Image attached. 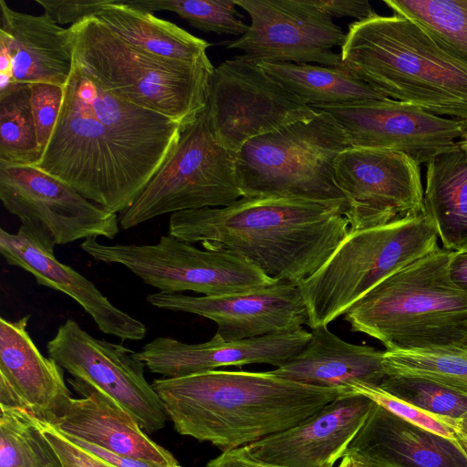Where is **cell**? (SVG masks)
<instances>
[{
  "instance_id": "obj_1",
  "label": "cell",
  "mask_w": 467,
  "mask_h": 467,
  "mask_svg": "<svg viewBox=\"0 0 467 467\" xmlns=\"http://www.w3.org/2000/svg\"><path fill=\"white\" fill-rule=\"evenodd\" d=\"M182 128L113 96L73 64L56 126L36 167L120 213L159 171Z\"/></svg>"
},
{
  "instance_id": "obj_2",
  "label": "cell",
  "mask_w": 467,
  "mask_h": 467,
  "mask_svg": "<svg viewBox=\"0 0 467 467\" xmlns=\"http://www.w3.org/2000/svg\"><path fill=\"white\" fill-rule=\"evenodd\" d=\"M348 202L244 197L222 207L173 213L169 234L242 256L275 282L299 284L348 235Z\"/></svg>"
},
{
  "instance_id": "obj_3",
  "label": "cell",
  "mask_w": 467,
  "mask_h": 467,
  "mask_svg": "<svg viewBox=\"0 0 467 467\" xmlns=\"http://www.w3.org/2000/svg\"><path fill=\"white\" fill-rule=\"evenodd\" d=\"M178 433L223 452L287 430L349 388L307 385L266 372L214 369L151 383Z\"/></svg>"
},
{
  "instance_id": "obj_4",
  "label": "cell",
  "mask_w": 467,
  "mask_h": 467,
  "mask_svg": "<svg viewBox=\"0 0 467 467\" xmlns=\"http://www.w3.org/2000/svg\"><path fill=\"white\" fill-rule=\"evenodd\" d=\"M340 56L385 97L467 122V64L414 21L396 14L356 21Z\"/></svg>"
},
{
  "instance_id": "obj_5",
  "label": "cell",
  "mask_w": 467,
  "mask_h": 467,
  "mask_svg": "<svg viewBox=\"0 0 467 467\" xmlns=\"http://www.w3.org/2000/svg\"><path fill=\"white\" fill-rule=\"evenodd\" d=\"M451 256L439 247L400 268L352 305L344 319L386 350L467 346V293L451 277Z\"/></svg>"
},
{
  "instance_id": "obj_6",
  "label": "cell",
  "mask_w": 467,
  "mask_h": 467,
  "mask_svg": "<svg viewBox=\"0 0 467 467\" xmlns=\"http://www.w3.org/2000/svg\"><path fill=\"white\" fill-rule=\"evenodd\" d=\"M73 64L104 90L182 127L206 108L214 67L158 57L126 42L96 16L67 28Z\"/></svg>"
},
{
  "instance_id": "obj_7",
  "label": "cell",
  "mask_w": 467,
  "mask_h": 467,
  "mask_svg": "<svg viewBox=\"0 0 467 467\" xmlns=\"http://www.w3.org/2000/svg\"><path fill=\"white\" fill-rule=\"evenodd\" d=\"M438 234L426 213L350 231L301 283L310 328L327 326L383 279L435 251Z\"/></svg>"
},
{
  "instance_id": "obj_8",
  "label": "cell",
  "mask_w": 467,
  "mask_h": 467,
  "mask_svg": "<svg viewBox=\"0 0 467 467\" xmlns=\"http://www.w3.org/2000/svg\"><path fill=\"white\" fill-rule=\"evenodd\" d=\"M350 148L346 131L325 110L254 138L236 153L242 196L346 200L336 182L335 164Z\"/></svg>"
},
{
  "instance_id": "obj_9",
  "label": "cell",
  "mask_w": 467,
  "mask_h": 467,
  "mask_svg": "<svg viewBox=\"0 0 467 467\" xmlns=\"http://www.w3.org/2000/svg\"><path fill=\"white\" fill-rule=\"evenodd\" d=\"M236 153L214 138L206 108L184 126L159 171L130 207L119 225L135 227L157 216L181 211L226 206L242 197Z\"/></svg>"
},
{
  "instance_id": "obj_10",
  "label": "cell",
  "mask_w": 467,
  "mask_h": 467,
  "mask_svg": "<svg viewBox=\"0 0 467 467\" xmlns=\"http://www.w3.org/2000/svg\"><path fill=\"white\" fill-rule=\"evenodd\" d=\"M202 245L203 250L168 234L151 244H106L92 238L80 247L94 260L122 265L162 293L225 296L276 283L242 256Z\"/></svg>"
},
{
  "instance_id": "obj_11",
  "label": "cell",
  "mask_w": 467,
  "mask_h": 467,
  "mask_svg": "<svg viewBox=\"0 0 467 467\" xmlns=\"http://www.w3.org/2000/svg\"><path fill=\"white\" fill-rule=\"evenodd\" d=\"M206 110L215 140L235 153L254 138L318 113L244 56L213 68Z\"/></svg>"
},
{
  "instance_id": "obj_12",
  "label": "cell",
  "mask_w": 467,
  "mask_h": 467,
  "mask_svg": "<svg viewBox=\"0 0 467 467\" xmlns=\"http://www.w3.org/2000/svg\"><path fill=\"white\" fill-rule=\"evenodd\" d=\"M47 349L74 379L111 398L145 432L165 426L162 403L144 377L145 364L133 357V350L92 337L71 318L58 327Z\"/></svg>"
},
{
  "instance_id": "obj_13",
  "label": "cell",
  "mask_w": 467,
  "mask_h": 467,
  "mask_svg": "<svg viewBox=\"0 0 467 467\" xmlns=\"http://www.w3.org/2000/svg\"><path fill=\"white\" fill-rule=\"evenodd\" d=\"M251 24L229 48L242 50L254 62L316 63L344 67L340 54L346 36L315 0H235Z\"/></svg>"
},
{
  "instance_id": "obj_14",
  "label": "cell",
  "mask_w": 467,
  "mask_h": 467,
  "mask_svg": "<svg viewBox=\"0 0 467 467\" xmlns=\"http://www.w3.org/2000/svg\"><path fill=\"white\" fill-rule=\"evenodd\" d=\"M335 179L348 202L350 231L425 213L420 165L405 153L350 148L337 157Z\"/></svg>"
},
{
  "instance_id": "obj_15",
  "label": "cell",
  "mask_w": 467,
  "mask_h": 467,
  "mask_svg": "<svg viewBox=\"0 0 467 467\" xmlns=\"http://www.w3.org/2000/svg\"><path fill=\"white\" fill-rule=\"evenodd\" d=\"M0 199L23 223L41 227L56 244L98 237L114 239L119 215L36 166L0 162Z\"/></svg>"
},
{
  "instance_id": "obj_16",
  "label": "cell",
  "mask_w": 467,
  "mask_h": 467,
  "mask_svg": "<svg viewBox=\"0 0 467 467\" xmlns=\"http://www.w3.org/2000/svg\"><path fill=\"white\" fill-rule=\"evenodd\" d=\"M331 114L346 131L351 147L405 153L419 165L456 148L467 122L434 115L398 100H368L312 107Z\"/></svg>"
},
{
  "instance_id": "obj_17",
  "label": "cell",
  "mask_w": 467,
  "mask_h": 467,
  "mask_svg": "<svg viewBox=\"0 0 467 467\" xmlns=\"http://www.w3.org/2000/svg\"><path fill=\"white\" fill-rule=\"evenodd\" d=\"M146 300L158 308L194 314L213 321L216 333L226 341L295 331L308 323L299 285L291 282H276L225 296L156 292L149 294Z\"/></svg>"
},
{
  "instance_id": "obj_18",
  "label": "cell",
  "mask_w": 467,
  "mask_h": 467,
  "mask_svg": "<svg viewBox=\"0 0 467 467\" xmlns=\"http://www.w3.org/2000/svg\"><path fill=\"white\" fill-rule=\"evenodd\" d=\"M55 242L39 226L23 223L16 234L0 229V254L10 265L32 275L38 285L64 293L93 319L99 329L121 340L138 341L147 327L115 306L88 279L54 254Z\"/></svg>"
},
{
  "instance_id": "obj_19",
  "label": "cell",
  "mask_w": 467,
  "mask_h": 467,
  "mask_svg": "<svg viewBox=\"0 0 467 467\" xmlns=\"http://www.w3.org/2000/svg\"><path fill=\"white\" fill-rule=\"evenodd\" d=\"M373 400L350 392L296 425L244 446L250 457L281 467H333L363 425Z\"/></svg>"
},
{
  "instance_id": "obj_20",
  "label": "cell",
  "mask_w": 467,
  "mask_h": 467,
  "mask_svg": "<svg viewBox=\"0 0 467 467\" xmlns=\"http://www.w3.org/2000/svg\"><path fill=\"white\" fill-rule=\"evenodd\" d=\"M311 332L295 331L226 341L217 333L203 343L188 344L170 337H157L133 357L149 371L163 378H180L222 367L268 364L279 368L308 343Z\"/></svg>"
},
{
  "instance_id": "obj_21",
  "label": "cell",
  "mask_w": 467,
  "mask_h": 467,
  "mask_svg": "<svg viewBox=\"0 0 467 467\" xmlns=\"http://www.w3.org/2000/svg\"><path fill=\"white\" fill-rule=\"evenodd\" d=\"M29 317L0 318V406L50 423L72 396L64 369L44 357L27 332Z\"/></svg>"
},
{
  "instance_id": "obj_22",
  "label": "cell",
  "mask_w": 467,
  "mask_h": 467,
  "mask_svg": "<svg viewBox=\"0 0 467 467\" xmlns=\"http://www.w3.org/2000/svg\"><path fill=\"white\" fill-rule=\"evenodd\" d=\"M343 456L362 467H467L458 441L410 423L374 402Z\"/></svg>"
},
{
  "instance_id": "obj_23",
  "label": "cell",
  "mask_w": 467,
  "mask_h": 467,
  "mask_svg": "<svg viewBox=\"0 0 467 467\" xmlns=\"http://www.w3.org/2000/svg\"><path fill=\"white\" fill-rule=\"evenodd\" d=\"M68 381L83 397H71L67 400L48 423L53 428L117 454L161 467H181L175 457L151 440L130 413L111 398L81 381Z\"/></svg>"
},
{
  "instance_id": "obj_24",
  "label": "cell",
  "mask_w": 467,
  "mask_h": 467,
  "mask_svg": "<svg viewBox=\"0 0 467 467\" xmlns=\"http://www.w3.org/2000/svg\"><path fill=\"white\" fill-rule=\"evenodd\" d=\"M0 50L11 59L14 83H49L66 87L73 69L67 28L47 14L34 16L11 9L0 0Z\"/></svg>"
},
{
  "instance_id": "obj_25",
  "label": "cell",
  "mask_w": 467,
  "mask_h": 467,
  "mask_svg": "<svg viewBox=\"0 0 467 467\" xmlns=\"http://www.w3.org/2000/svg\"><path fill=\"white\" fill-rule=\"evenodd\" d=\"M306 346L283 366L271 372L307 385L349 388L354 383L380 386L387 377L384 351L348 343L327 326L310 328Z\"/></svg>"
},
{
  "instance_id": "obj_26",
  "label": "cell",
  "mask_w": 467,
  "mask_h": 467,
  "mask_svg": "<svg viewBox=\"0 0 467 467\" xmlns=\"http://www.w3.org/2000/svg\"><path fill=\"white\" fill-rule=\"evenodd\" d=\"M424 207L444 249L467 244V146L462 140L427 163Z\"/></svg>"
},
{
  "instance_id": "obj_27",
  "label": "cell",
  "mask_w": 467,
  "mask_h": 467,
  "mask_svg": "<svg viewBox=\"0 0 467 467\" xmlns=\"http://www.w3.org/2000/svg\"><path fill=\"white\" fill-rule=\"evenodd\" d=\"M94 16L130 45L150 54L189 63H205L210 44L177 25L114 0Z\"/></svg>"
},
{
  "instance_id": "obj_28",
  "label": "cell",
  "mask_w": 467,
  "mask_h": 467,
  "mask_svg": "<svg viewBox=\"0 0 467 467\" xmlns=\"http://www.w3.org/2000/svg\"><path fill=\"white\" fill-rule=\"evenodd\" d=\"M255 63L310 107L389 99L345 67L269 61Z\"/></svg>"
},
{
  "instance_id": "obj_29",
  "label": "cell",
  "mask_w": 467,
  "mask_h": 467,
  "mask_svg": "<svg viewBox=\"0 0 467 467\" xmlns=\"http://www.w3.org/2000/svg\"><path fill=\"white\" fill-rule=\"evenodd\" d=\"M383 364L387 376L426 379L467 397V346L385 350Z\"/></svg>"
},
{
  "instance_id": "obj_30",
  "label": "cell",
  "mask_w": 467,
  "mask_h": 467,
  "mask_svg": "<svg viewBox=\"0 0 467 467\" xmlns=\"http://www.w3.org/2000/svg\"><path fill=\"white\" fill-rule=\"evenodd\" d=\"M40 159L29 84H13L0 94V162L36 166Z\"/></svg>"
},
{
  "instance_id": "obj_31",
  "label": "cell",
  "mask_w": 467,
  "mask_h": 467,
  "mask_svg": "<svg viewBox=\"0 0 467 467\" xmlns=\"http://www.w3.org/2000/svg\"><path fill=\"white\" fill-rule=\"evenodd\" d=\"M396 15L425 29L439 44L467 64V0H384Z\"/></svg>"
},
{
  "instance_id": "obj_32",
  "label": "cell",
  "mask_w": 467,
  "mask_h": 467,
  "mask_svg": "<svg viewBox=\"0 0 467 467\" xmlns=\"http://www.w3.org/2000/svg\"><path fill=\"white\" fill-rule=\"evenodd\" d=\"M134 8L144 11H171L193 27L220 35L243 36L248 29L238 17L235 0H126Z\"/></svg>"
},
{
  "instance_id": "obj_33",
  "label": "cell",
  "mask_w": 467,
  "mask_h": 467,
  "mask_svg": "<svg viewBox=\"0 0 467 467\" xmlns=\"http://www.w3.org/2000/svg\"><path fill=\"white\" fill-rule=\"evenodd\" d=\"M379 387L427 413L456 424L467 415V397L432 380L387 376Z\"/></svg>"
},
{
  "instance_id": "obj_34",
  "label": "cell",
  "mask_w": 467,
  "mask_h": 467,
  "mask_svg": "<svg viewBox=\"0 0 467 467\" xmlns=\"http://www.w3.org/2000/svg\"><path fill=\"white\" fill-rule=\"evenodd\" d=\"M0 409V467H23L41 435L38 421L24 410Z\"/></svg>"
},
{
  "instance_id": "obj_35",
  "label": "cell",
  "mask_w": 467,
  "mask_h": 467,
  "mask_svg": "<svg viewBox=\"0 0 467 467\" xmlns=\"http://www.w3.org/2000/svg\"><path fill=\"white\" fill-rule=\"evenodd\" d=\"M349 389L362 394L396 416L436 434L457 441L456 423L427 413L420 409L388 393L380 387L354 383Z\"/></svg>"
},
{
  "instance_id": "obj_36",
  "label": "cell",
  "mask_w": 467,
  "mask_h": 467,
  "mask_svg": "<svg viewBox=\"0 0 467 467\" xmlns=\"http://www.w3.org/2000/svg\"><path fill=\"white\" fill-rule=\"evenodd\" d=\"M30 99L41 156L53 133L64 98V88L49 83H31Z\"/></svg>"
},
{
  "instance_id": "obj_37",
  "label": "cell",
  "mask_w": 467,
  "mask_h": 467,
  "mask_svg": "<svg viewBox=\"0 0 467 467\" xmlns=\"http://www.w3.org/2000/svg\"><path fill=\"white\" fill-rule=\"evenodd\" d=\"M37 420L43 434L56 451L64 467H113L71 441L47 422Z\"/></svg>"
},
{
  "instance_id": "obj_38",
  "label": "cell",
  "mask_w": 467,
  "mask_h": 467,
  "mask_svg": "<svg viewBox=\"0 0 467 467\" xmlns=\"http://www.w3.org/2000/svg\"><path fill=\"white\" fill-rule=\"evenodd\" d=\"M114 0H36L58 26L75 25L82 19L94 16Z\"/></svg>"
},
{
  "instance_id": "obj_39",
  "label": "cell",
  "mask_w": 467,
  "mask_h": 467,
  "mask_svg": "<svg viewBox=\"0 0 467 467\" xmlns=\"http://www.w3.org/2000/svg\"><path fill=\"white\" fill-rule=\"evenodd\" d=\"M315 3L333 17H353L362 21L376 15L367 0H315Z\"/></svg>"
},
{
  "instance_id": "obj_40",
  "label": "cell",
  "mask_w": 467,
  "mask_h": 467,
  "mask_svg": "<svg viewBox=\"0 0 467 467\" xmlns=\"http://www.w3.org/2000/svg\"><path fill=\"white\" fill-rule=\"evenodd\" d=\"M65 436L82 449L89 451L113 467H161L147 461L114 453L78 438Z\"/></svg>"
},
{
  "instance_id": "obj_41",
  "label": "cell",
  "mask_w": 467,
  "mask_h": 467,
  "mask_svg": "<svg viewBox=\"0 0 467 467\" xmlns=\"http://www.w3.org/2000/svg\"><path fill=\"white\" fill-rule=\"evenodd\" d=\"M205 467H281L264 463L250 457L244 447L223 451L213 458Z\"/></svg>"
},
{
  "instance_id": "obj_42",
  "label": "cell",
  "mask_w": 467,
  "mask_h": 467,
  "mask_svg": "<svg viewBox=\"0 0 467 467\" xmlns=\"http://www.w3.org/2000/svg\"><path fill=\"white\" fill-rule=\"evenodd\" d=\"M23 467H64L61 460L42 431L33 453L27 458Z\"/></svg>"
},
{
  "instance_id": "obj_43",
  "label": "cell",
  "mask_w": 467,
  "mask_h": 467,
  "mask_svg": "<svg viewBox=\"0 0 467 467\" xmlns=\"http://www.w3.org/2000/svg\"><path fill=\"white\" fill-rule=\"evenodd\" d=\"M450 273L454 284L467 293V244L452 251Z\"/></svg>"
},
{
  "instance_id": "obj_44",
  "label": "cell",
  "mask_w": 467,
  "mask_h": 467,
  "mask_svg": "<svg viewBox=\"0 0 467 467\" xmlns=\"http://www.w3.org/2000/svg\"><path fill=\"white\" fill-rule=\"evenodd\" d=\"M338 467H362L349 456H343Z\"/></svg>"
},
{
  "instance_id": "obj_45",
  "label": "cell",
  "mask_w": 467,
  "mask_h": 467,
  "mask_svg": "<svg viewBox=\"0 0 467 467\" xmlns=\"http://www.w3.org/2000/svg\"><path fill=\"white\" fill-rule=\"evenodd\" d=\"M457 432L467 433V415L457 421Z\"/></svg>"
},
{
  "instance_id": "obj_46",
  "label": "cell",
  "mask_w": 467,
  "mask_h": 467,
  "mask_svg": "<svg viewBox=\"0 0 467 467\" xmlns=\"http://www.w3.org/2000/svg\"><path fill=\"white\" fill-rule=\"evenodd\" d=\"M457 441L467 452V433L457 432Z\"/></svg>"
},
{
  "instance_id": "obj_47",
  "label": "cell",
  "mask_w": 467,
  "mask_h": 467,
  "mask_svg": "<svg viewBox=\"0 0 467 467\" xmlns=\"http://www.w3.org/2000/svg\"><path fill=\"white\" fill-rule=\"evenodd\" d=\"M462 142L467 146V134L465 135V137L462 140Z\"/></svg>"
}]
</instances>
